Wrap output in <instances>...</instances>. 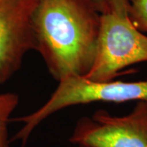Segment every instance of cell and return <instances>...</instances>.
<instances>
[{"mask_svg": "<svg viewBox=\"0 0 147 147\" xmlns=\"http://www.w3.org/2000/svg\"><path fill=\"white\" fill-rule=\"evenodd\" d=\"M38 0H0V84L14 75L35 50L33 18Z\"/></svg>", "mask_w": 147, "mask_h": 147, "instance_id": "5", "label": "cell"}, {"mask_svg": "<svg viewBox=\"0 0 147 147\" xmlns=\"http://www.w3.org/2000/svg\"><path fill=\"white\" fill-rule=\"evenodd\" d=\"M128 16L142 32H147V0H130Z\"/></svg>", "mask_w": 147, "mask_h": 147, "instance_id": "7", "label": "cell"}, {"mask_svg": "<svg viewBox=\"0 0 147 147\" xmlns=\"http://www.w3.org/2000/svg\"><path fill=\"white\" fill-rule=\"evenodd\" d=\"M19 104L18 95L13 92L0 93V147H9L8 123L11 114Z\"/></svg>", "mask_w": 147, "mask_h": 147, "instance_id": "6", "label": "cell"}, {"mask_svg": "<svg viewBox=\"0 0 147 147\" xmlns=\"http://www.w3.org/2000/svg\"><path fill=\"white\" fill-rule=\"evenodd\" d=\"M100 14L128 11L130 0H88Z\"/></svg>", "mask_w": 147, "mask_h": 147, "instance_id": "8", "label": "cell"}, {"mask_svg": "<svg viewBox=\"0 0 147 147\" xmlns=\"http://www.w3.org/2000/svg\"><path fill=\"white\" fill-rule=\"evenodd\" d=\"M100 14L88 0H38L33 18L37 50L58 83L85 77L94 61Z\"/></svg>", "mask_w": 147, "mask_h": 147, "instance_id": "1", "label": "cell"}, {"mask_svg": "<svg viewBox=\"0 0 147 147\" xmlns=\"http://www.w3.org/2000/svg\"><path fill=\"white\" fill-rule=\"evenodd\" d=\"M147 61V36L133 25L127 11L100 14L92 66L84 77L92 82L114 80L123 69Z\"/></svg>", "mask_w": 147, "mask_h": 147, "instance_id": "3", "label": "cell"}, {"mask_svg": "<svg viewBox=\"0 0 147 147\" xmlns=\"http://www.w3.org/2000/svg\"><path fill=\"white\" fill-rule=\"evenodd\" d=\"M99 101H147V80L92 82L84 77H72L60 81L57 89L44 105L31 114L16 119L23 125L13 136L12 141H18L24 146L37 127L54 113L73 105Z\"/></svg>", "mask_w": 147, "mask_h": 147, "instance_id": "2", "label": "cell"}, {"mask_svg": "<svg viewBox=\"0 0 147 147\" xmlns=\"http://www.w3.org/2000/svg\"><path fill=\"white\" fill-rule=\"evenodd\" d=\"M69 142L78 147H147V101H137L126 115L100 110L81 118Z\"/></svg>", "mask_w": 147, "mask_h": 147, "instance_id": "4", "label": "cell"}]
</instances>
